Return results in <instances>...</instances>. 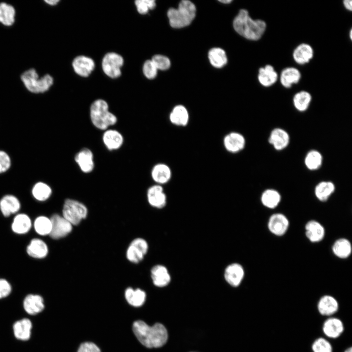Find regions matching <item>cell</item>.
<instances>
[{"label":"cell","mask_w":352,"mask_h":352,"mask_svg":"<svg viewBox=\"0 0 352 352\" xmlns=\"http://www.w3.org/2000/svg\"><path fill=\"white\" fill-rule=\"evenodd\" d=\"M343 352H352V347H349L346 348Z\"/></svg>","instance_id":"51"},{"label":"cell","mask_w":352,"mask_h":352,"mask_svg":"<svg viewBox=\"0 0 352 352\" xmlns=\"http://www.w3.org/2000/svg\"><path fill=\"white\" fill-rule=\"evenodd\" d=\"M335 190L334 184L329 181H323L317 184L314 189L316 198L321 201H326Z\"/></svg>","instance_id":"32"},{"label":"cell","mask_w":352,"mask_h":352,"mask_svg":"<svg viewBox=\"0 0 352 352\" xmlns=\"http://www.w3.org/2000/svg\"><path fill=\"white\" fill-rule=\"evenodd\" d=\"M132 330L140 343L148 348L161 347L168 339V330L160 323L150 326L143 321H136L133 324Z\"/></svg>","instance_id":"1"},{"label":"cell","mask_w":352,"mask_h":352,"mask_svg":"<svg viewBox=\"0 0 352 352\" xmlns=\"http://www.w3.org/2000/svg\"><path fill=\"white\" fill-rule=\"evenodd\" d=\"M352 30H350V39H352Z\"/></svg>","instance_id":"53"},{"label":"cell","mask_w":352,"mask_h":352,"mask_svg":"<svg viewBox=\"0 0 352 352\" xmlns=\"http://www.w3.org/2000/svg\"><path fill=\"white\" fill-rule=\"evenodd\" d=\"M33 330L32 321L28 318H22L16 320L12 325V331L14 337L21 341H27L30 339Z\"/></svg>","instance_id":"12"},{"label":"cell","mask_w":352,"mask_h":352,"mask_svg":"<svg viewBox=\"0 0 352 352\" xmlns=\"http://www.w3.org/2000/svg\"><path fill=\"white\" fill-rule=\"evenodd\" d=\"M22 307L29 315L35 316L42 312L45 308L43 297L39 294H29L24 298Z\"/></svg>","instance_id":"13"},{"label":"cell","mask_w":352,"mask_h":352,"mask_svg":"<svg viewBox=\"0 0 352 352\" xmlns=\"http://www.w3.org/2000/svg\"><path fill=\"white\" fill-rule=\"evenodd\" d=\"M77 352H100V350L94 343L87 342L80 345Z\"/></svg>","instance_id":"48"},{"label":"cell","mask_w":352,"mask_h":352,"mask_svg":"<svg viewBox=\"0 0 352 352\" xmlns=\"http://www.w3.org/2000/svg\"><path fill=\"white\" fill-rule=\"evenodd\" d=\"M196 8L190 0L181 1L177 8H170L167 12L171 27L180 28L189 25L196 16Z\"/></svg>","instance_id":"4"},{"label":"cell","mask_w":352,"mask_h":352,"mask_svg":"<svg viewBox=\"0 0 352 352\" xmlns=\"http://www.w3.org/2000/svg\"><path fill=\"white\" fill-rule=\"evenodd\" d=\"M322 160V156L320 152L316 150H311L307 154L305 164L308 169L314 171L321 167Z\"/></svg>","instance_id":"41"},{"label":"cell","mask_w":352,"mask_h":352,"mask_svg":"<svg viewBox=\"0 0 352 352\" xmlns=\"http://www.w3.org/2000/svg\"><path fill=\"white\" fill-rule=\"evenodd\" d=\"M244 270L240 264L234 263L228 265L224 271L225 281L231 286H239L244 277Z\"/></svg>","instance_id":"15"},{"label":"cell","mask_w":352,"mask_h":352,"mask_svg":"<svg viewBox=\"0 0 352 352\" xmlns=\"http://www.w3.org/2000/svg\"><path fill=\"white\" fill-rule=\"evenodd\" d=\"M208 58L211 64L215 67L220 68L226 65L227 58L225 51L221 48L215 47L208 52Z\"/></svg>","instance_id":"37"},{"label":"cell","mask_w":352,"mask_h":352,"mask_svg":"<svg viewBox=\"0 0 352 352\" xmlns=\"http://www.w3.org/2000/svg\"><path fill=\"white\" fill-rule=\"evenodd\" d=\"M311 100L310 93L306 91H301L293 97V104L297 110L304 111L308 108Z\"/></svg>","instance_id":"39"},{"label":"cell","mask_w":352,"mask_h":352,"mask_svg":"<svg viewBox=\"0 0 352 352\" xmlns=\"http://www.w3.org/2000/svg\"><path fill=\"white\" fill-rule=\"evenodd\" d=\"M322 330L326 337L335 339L340 337L343 333L345 326L340 318L333 316L327 317L324 321Z\"/></svg>","instance_id":"10"},{"label":"cell","mask_w":352,"mask_h":352,"mask_svg":"<svg viewBox=\"0 0 352 352\" xmlns=\"http://www.w3.org/2000/svg\"><path fill=\"white\" fill-rule=\"evenodd\" d=\"M313 56V50L310 45L307 44H302L297 46L293 53L294 61L300 65L308 63Z\"/></svg>","instance_id":"29"},{"label":"cell","mask_w":352,"mask_h":352,"mask_svg":"<svg viewBox=\"0 0 352 352\" xmlns=\"http://www.w3.org/2000/svg\"><path fill=\"white\" fill-rule=\"evenodd\" d=\"M52 228L49 236L54 239L66 237L72 229V225L63 216L54 214L50 218Z\"/></svg>","instance_id":"9"},{"label":"cell","mask_w":352,"mask_h":352,"mask_svg":"<svg viewBox=\"0 0 352 352\" xmlns=\"http://www.w3.org/2000/svg\"><path fill=\"white\" fill-rule=\"evenodd\" d=\"M148 248V244L145 240L140 238L135 239L127 250V258L132 263H138L143 260Z\"/></svg>","instance_id":"8"},{"label":"cell","mask_w":352,"mask_h":352,"mask_svg":"<svg viewBox=\"0 0 352 352\" xmlns=\"http://www.w3.org/2000/svg\"><path fill=\"white\" fill-rule=\"evenodd\" d=\"M88 214L87 207L82 202L72 199L65 200L63 208V217L72 225H78Z\"/></svg>","instance_id":"6"},{"label":"cell","mask_w":352,"mask_h":352,"mask_svg":"<svg viewBox=\"0 0 352 352\" xmlns=\"http://www.w3.org/2000/svg\"><path fill=\"white\" fill-rule=\"evenodd\" d=\"M289 221L286 215L277 213L271 215L267 222L269 232L276 236H282L287 231Z\"/></svg>","instance_id":"11"},{"label":"cell","mask_w":352,"mask_h":352,"mask_svg":"<svg viewBox=\"0 0 352 352\" xmlns=\"http://www.w3.org/2000/svg\"><path fill=\"white\" fill-rule=\"evenodd\" d=\"M74 160L81 171L84 173H89L94 168L93 154L88 148H83L75 154Z\"/></svg>","instance_id":"16"},{"label":"cell","mask_w":352,"mask_h":352,"mask_svg":"<svg viewBox=\"0 0 352 352\" xmlns=\"http://www.w3.org/2000/svg\"><path fill=\"white\" fill-rule=\"evenodd\" d=\"M44 1L49 5H56L58 2H59V0H44Z\"/></svg>","instance_id":"50"},{"label":"cell","mask_w":352,"mask_h":352,"mask_svg":"<svg viewBox=\"0 0 352 352\" xmlns=\"http://www.w3.org/2000/svg\"><path fill=\"white\" fill-rule=\"evenodd\" d=\"M123 63L124 60L121 55L114 52H109L103 57L102 67L108 76L116 78L121 75V68Z\"/></svg>","instance_id":"7"},{"label":"cell","mask_w":352,"mask_h":352,"mask_svg":"<svg viewBox=\"0 0 352 352\" xmlns=\"http://www.w3.org/2000/svg\"><path fill=\"white\" fill-rule=\"evenodd\" d=\"M171 175L172 173L169 167L163 163L155 165L151 171L153 179L159 185L168 182L171 178Z\"/></svg>","instance_id":"25"},{"label":"cell","mask_w":352,"mask_h":352,"mask_svg":"<svg viewBox=\"0 0 352 352\" xmlns=\"http://www.w3.org/2000/svg\"><path fill=\"white\" fill-rule=\"evenodd\" d=\"M258 78L262 86L270 87L277 81L278 74L272 66L267 65L259 69Z\"/></svg>","instance_id":"28"},{"label":"cell","mask_w":352,"mask_h":352,"mask_svg":"<svg viewBox=\"0 0 352 352\" xmlns=\"http://www.w3.org/2000/svg\"><path fill=\"white\" fill-rule=\"evenodd\" d=\"M343 4L346 9L351 11H352V1L351 0H344L343 1Z\"/></svg>","instance_id":"49"},{"label":"cell","mask_w":352,"mask_h":352,"mask_svg":"<svg viewBox=\"0 0 352 352\" xmlns=\"http://www.w3.org/2000/svg\"><path fill=\"white\" fill-rule=\"evenodd\" d=\"M25 88L31 92L43 93L48 90L53 83V79L49 74L39 77L36 70L30 68L24 71L21 76Z\"/></svg>","instance_id":"5"},{"label":"cell","mask_w":352,"mask_h":352,"mask_svg":"<svg viewBox=\"0 0 352 352\" xmlns=\"http://www.w3.org/2000/svg\"><path fill=\"white\" fill-rule=\"evenodd\" d=\"M72 67L75 73L82 77H88L95 67L94 61L90 58L81 55L75 58Z\"/></svg>","instance_id":"19"},{"label":"cell","mask_w":352,"mask_h":352,"mask_svg":"<svg viewBox=\"0 0 352 352\" xmlns=\"http://www.w3.org/2000/svg\"><path fill=\"white\" fill-rule=\"evenodd\" d=\"M170 121L177 126H186L189 121V114L187 109L182 105L176 106L170 114Z\"/></svg>","instance_id":"34"},{"label":"cell","mask_w":352,"mask_h":352,"mask_svg":"<svg viewBox=\"0 0 352 352\" xmlns=\"http://www.w3.org/2000/svg\"><path fill=\"white\" fill-rule=\"evenodd\" d=\"M20 207L19 200L13 195H5L0 200V209L5 217H8L11 214L17 213Z\"/></svg>","instance_id":"24"},{"label":"cell","mask_w":352,"mask_h":352,"mask_svg":"<svg viewBox=\"0 0 352 352\" xmlns=\"http://www.w3.org/2000/svg\"><path fill=\"white\" fill-rule=\"evenodd\" d=\"M151 60L157 69L162 70H167L171 66V62L169 59L162 55H155L152 57Z\"/></svg>","instance_id":"44"},{"label":"cell","mask_w":352,"mask_h":352,"mask_svg":"<svg viewBox=\"0 0 352 352\" xmlns=\"http://www.w3.org/2000/svg\"><path fill=\"white\" fill-rule=\"evenodd\" d=\"M290 137L288 133L281 128L274 129L271 132L269 143L277 151L285 149L289 143Z\"/></svg>","instance_id":"22"},{"label":"cell","mask_w":352,"mask_h":352,"mask_svg":"<svg viewBox=\"0 0 352 352\" xmlns=\"http://www.w3.org/2000/svg\"><path fill=\"white\" fill-rule=\"evenodd\" d=\"M339 308V304L337 300L330 295L326 294L321 296L317 304V311L323 316H333L337 312Z\"/></svg>","instance_id":"14"},{"label":"cell","mask_w":352,"mask_h":352,"mask_svg":"<svg viewBox=\"0 0 352 352\" xmlns=\"http://www.w3.org/2000/svg\"><path fill=\"white\" fill-rule=\"evenodd\" d=\"M32 194L36 199L43 201L47 200L51 196L52 189L46 183L38 182L33 186Z\"/></svg>","instance_id":"38"},{"label":"cell","mask_w":352,"mask_h":352,"mask_svg":"<svg viewBox=\"0 0 352 352\" xmlns=\"http://www.w3.org/2000/svg\"><path fill=\"white\" fill-rule=\"evenodd\" d=\"M15 10L11 5L0 3V22L5 26H11L15 22Z\"/></svg>","instance_id":"36"},{"label":"cell","mask_w":352,"mask_h":352,"mask_svg":"<svg viewBox=\"0 0 352 352\" xmlns=\"http://www.w3.org/2000/svg\"><path fill=\"white\" fill-rule=\"evenodd\" d=\"M26 251L30 257L41 259L45 257L48 252L47 244L42 240L33 239L27 247Z\"/></svg>","instance_id":"26"},{"label":"cell","mask_w":352,"mask_h":352,"mask_svg":"<svg viewBox=\"0 0 352 352\" xmlns=\"http://www.w3.org/2000/svg\"><path fill=\"white\" fill-rule=\"evenodd\" d=\"M220 2H221V3H224V4H226V3H230V2L232 1V0H220Z\"/></svg>","instance_id":"52"},{"label":"cell","mask_w":352,"mask_h":352,"mask_svg":"<svg viewBox=\"0 0 352 352\" xmlns=\"http://www.w3.org/2000/svg\"><path fill=\"white\" fill-rule=\"evenodd\" d=\"M311 349L312 352H333L331 343L323 337H318L313 341Z\"/></svg>","instance_id":"42"},{"label":"cell","mask_w":352,"mask_h":352,"mask_svg":"<svg viewBox=\"0 0 352 352\" xmlns=\"http://www.w3.org/2000/svg\"></svg>","instance_id":"54"},{"label":"cell","mask_w":352,"mask_h":352,"mask_svg":"<svg viewBox=\"0 0 352 352\" xmlns=\"http://www.w3.org/2000/svg\"><path fill=\"white\" fill-rule=\"evenodd\" d=\"M281 200V196L280 193L272 189L265 190L263 192L261 197L262 204L269 209H274L277 207Z\"/></svg>","instance_id":"33"},{"label":"cell","mask_w":352,"mask_h":352,"mask_svg":"<svg viewBox=\"0 0 352 352\" xmlns=\"http://www.w3.org/2000/svg\"><path fill=\"white\" fill-rule=\"evenodd\" d=\"M223 144L227 151L230 153H236L239 152L244 148L245 140L242 134L232 132L224 137Z\"/></svg>","instance_id":"23"},{"label":"cell","mask_w":352,"mask_h":352,"mask_svg":"<svg viewBox=\"0 0 352 352\" xmlns=\"http://www.w3.org/2000/svg\"><path fill=\"white\" fill-rule=\"evenodd\" d=\"M333 254L340 259H347L352 252V245L350 241L342 238L336 240L332 246Z\"/></svg>","instance_id":"27"},{"label":"cell","mask_w":352,"mask_h":352,"mask_svg":"<svg viewBox=\"0 0 352 352\" xmlns=\"http://www.w3.org/2000/svg\"><path fill=\"white\" fill-rule=\"evenodd\" d=\"M135 4L137 11L141 14H146L156 6L154 0H137L135 1Z\"/></svg>","instance_id":"43"},{"label":"cell","mask_w":352,"mask_h":352,"mask_svg":"<svg viewBox=\"0 0 352 352\" xmlns=\"http://www.w3.org/2000/svg\"><path fill=\"white\" fill-rule=\"evenodd\" d=\"M305 235L311 242L317 243L322 241L325 236V229L319 221L312 220L308 221L305 226Z\"/></svg>","instance_id":"17"},{"label":"cell","mask_w":352,"mask_h":352,"mask_svg":"<svg viewBox=\"0 0 352 352\" xmlns=\"http://www.w3.org/2000/svg\"><path fill=\"white\" fill-rule=\"evenodd\" d=\"M158 69L152 60H147L143 66V72L146 78L149 79L154 78L157 75Z\"/></svg>","instance_id":"45"},{"label":"cell","mask_w":352,"mask_h":352,"mask_svg":"<svg viewBox=\"0 0 352 352\" xmlns=\"http://www.w3.org/2000/svg\"><path fill=\"white\" fill-rule=\"evenodd\" d=\"M235 30L244 38L253 41L259 40L265 32L266 24L261 20H253L245 9L240 10L233 22Z\"/></svg>","instance_id":"2"},{"label":"cell","mask_w":352,"mask_h":352,"mask_svg":"<svg viewBox=\"0 0 352 352\" xmlns=\"http://www.w3.org/2000/svg\"><path fill=\"white\" fill-rule=\"evenodd\" d=\"M34 227L35 231L39 235H49L52 228L51 220L45 216H39L34 221Z\"/></svg>","instance_id":"40"},{"label":"cell","mask_w":352,"mask_h":352,"mask_svg":"<svg viewBox=\"0 0 352 352\" xmlns=\"http://www.w3.org/2000/svg\"><path fill=\"white\" fill-rule=\"evenodd\" d=\"M301 75L298 69L293 67L283 70L280 75V82L285 88H289L293 84L297 83Z\"/></svg>","instance_id":"31"},{"label":"cell","mask_w":352,"mask_h":352,"mask_svg":"<svg viewBox=\"0 0 352 352\" xmlns=\"http://www.w3.org/2000/svg\"><path fill=\"white\" fill-rule=\"evenodd\" d=\"M151 276L154 285L159 287L168 286L171 281L167 268L161 264H157L152 267Z\"/></svg>","instance_id":"20"},{"label":"cell","mask_w":352,"mask_h":352,"mask_svg":"<svg viewBox=\"0 0 352 352\" xmlns=\"http://www.w3.org/2000/svg\"><path fill=\"white\" fill-rule=\"evenodd\" d=\"M147 197L149 204L153 207L160 209L166 204V196L161 185L156 184L149 187Z\"/></svg>","instance_id":"18"},{"label":"cell","mask_w":352,"mask_h":352,"mask_svg":"<svg viewBox=\"0 0 352 352\" xmlns=\"http://www.w3.org/2000/svg\"><path fill=\"white\" fill-rule=\"evenodd\" d=\"M31 226V220L28 216L25 214H19L14 218L12 229L15 233L24 234L29 231Z\"/></svg>","instance_id":"30"},{"label":"cell","mask_w":352,"mask_h":352,"mask_svg":"<svg viewBox=\"0 0 352 352\" xmlns=\"http://www.w3.org/2000/svg\"><path fill=\"white\" fill-rule=\"evenodd\" d=\"M11 164L9 155L4 151L0 150V174L6 172Z\"/></svg>","instance_id":"46"},{"label":"cell","mask_w":352,"mask_h":352,"mask_svg":"<svg viewBox=\"0 0 352 352\" xmlns=\"http://www.w3.org/2000/svg\"><path fill=\"white\" fill-rule=\"evenodd\" d=\"M125 296L128 303L135 307L141 306L145 303L146 298L145 291L139 288L134 289L131 287L126 289Z\"/></svg>","instance_id":"35"},{"label":"cell","mask_w":352,"mask_h":352,"mask_svg":"<svg viewBox=\"0 0 352 352\" xmlns=\"http://www.w3.org/2000/svg\"><path fill=\"white\" fill-rule=\"evenodd\" d=\"M90 118L93 125L100 130H106L117 122V117L109 110L107 102L103 99L94 101L90 107Z\"/></svg>","instance_id":"3"},{"label":"cell","mask_w":352,"mask_h":352,"mask_svg":"<svg viewBox=\"0 0 352 352\" xmlns=\"http://www.w3.org/2000/svg\"><path fill=\"white\" fill-rule=\"evenodd\" d=\"M102 140L108 150L114 151L121 147L124 142V138L122 134L118 131L107 129L103 134Z\"/></svg>","instance_id":"21"},{"label":"cell","mask_w":352,"mask_h":352,"mask_svg":"<svg viewBox=\"0 0 352 352\" xmlns=\"http://www.w3.org/2000/svg\"><path fill=\"white\" fill-rule=\"evenodd\" d=\"M12 291L10 283L4 279H0V299L8 296Z\"/></svg>","instance_id":"47"}]
</instances>
